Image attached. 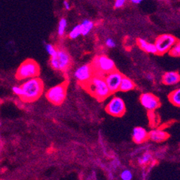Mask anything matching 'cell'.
Masks as SVG:
<instances>
[{
    "instance_id": "cell-11",
    "label": "cell",
    "mask_w": 180,
    "mask_h": 180,
    "mask_svg": "<svg viewBox=\"0 0 180 180\" xmlns=\"http://www.w3.org/2000/svg\"><path fill=\"white\" fill-rule=\"evenodd\" d=\"M94 75V72L91 65H83L80 66L75 70L74 73L76 80L80 83V85L88 82Z\"/></svg>"
},
{
    "instance_id": "cell-12",
    "label": "cell",
    "mask_w": 180,
    "mask_h": 180,
    "mask_svg": "<svg viewBox=\"0 0 180 180\" xmlns=\"http://www.w3.org/2000/svg\"><path fill=\"white\" fill-rule=\"evenodd\" d=\"M169 134L161 129H153L148 133V138L156 143H161L166 141L169 138Z\"/></svg>"
},
{
    "instance_id": "cell-16",
    "label": "cell",
    "mask_w": 180,
    "mask_h": 180,
    "mask_svg": "<svg viewBox=\"0 0 180 180\" xmlns=\"http://www.w3.org/2000/svg\"><path fill=\"white\" fill-rule=\"evenodd\" d=\"M134 88H135V83H134L133 80L129 78L123 76L121 83H120L119 90L123 92H128L134 90Z\"/></svg>"
},
{
    "instance_id": "cell-15",
    "label": "cell",
    "mask_w": 180,
    "mask_h": 180,
    "mask_svg": "<svg viewBox=\"0 0 180 180\" xmlns=\"http://www.w3.org/2000/svg\"><path fill=\"white\" fill-rule=\"evenodd\" d=\"M138 45L142 50L147 53H152V54H157V50L154 44L150 43L146 41L144 39L139 38L137 40Z\"/></svg>"
},
{
    "instance_id": "cell-20",
    "label": "cell",
    "mask_w": 180,
    "mask_h": 180,
    "mask_svg": "<svg viewBox=\"0 0 180 180\" xmlns=\"http://www.w3.org/2000/svg\"><path fill=\"white\" fill-rule=\"evenodd\" d=\"M169 55L173 57H179L180 56V43L177 42L169 50Z\"/></svg>"
},
{
    "instance_id": "cell-7",
    "label": "cell",
    "mask_w": 180,
    "mask_h": 180,
    "mask_svg": "<svg viewBox=\"0 0 180 180\" xmlns=\"http://www.w3.org/2000/svg\"><path fill=\"white\" fill-rule=\"evenodd\" d=\"M126 104L119 97L114 96L109 101L105 106V111L109 115L115 117H121L126 112Z\"/></svg>"
},
{
    "instance_id": "cell-18",
    "label": "cell",
    "mask_w": 180,
    "mask_h": 180,
    "mask_svg": "<svg viewBox=\"0 0 180 180\" xmlns=\"http://www.w3.org/2000/svg\"><path fill=\"white\" fill-rule=\"evenodd\" d=\"M169 100L175 106H180V89H177L170 93L169 95Z\"/></svg>"
},
{
    "instance_id": "cell-24",
    "label": "cell",
    "mask_w": 180,
    "mask_h": 180,
    "mask_svg": "<svg viewBox=\"0 0 180 180\" xmlns=\"http://www.w3.org/2000/svg\"><path fill=\"white\" fill-rule=\"evenodd\" d=\"M45 50H46L47 53H48V55L50 57L53 56V55H55V53H56V52H57V49L55 48V47L51 44H46V45H45Z\"/></svg>"
},
{
    "instance_id": "cell-14",
    "label": "cell",
    "mask_w": 180,
    "mask_h": 180,
    "mask_svg": "<svg viewBox=\"0 0 180 180\" xmlns=\"http://www.w3.org/2000/svg\"><path fill=\"white\" fill-rule=\"evenodd\" d=\"M180 80V75L179 73L174 71L167 72L164 74L162 77L163 83L167 86H173L177 84Z\"/></svg>"
},
{
    "instance_id": "cell-21",
    "label": "cell",
    "mask_w": 180,
    "mask_h": 180,
    "mask_svg": "<svg viewBox=\"0 0 180 180\" xmlns=\"http://www.w3.org/2000/svg\"><path fill=\"white\" fill-rule=\"evenodd\" d=\"M66 27H67V20L63 18V19L61 20V21H60L59 24H58V30H57V32H58L59 35L62 36V35H64Z\"/></svg>"
},
{
    "instance_id": "cell-27",
    "label": "cell",
    "mask_w": 180,
    "mask_h": 180,
    "mask_svg": "<svg viewBox=\"0 0 180 180\" xmlns=\"http://www.w3.org/2000/svg\"><path fill=\"white\" fill-rule=\"evenodd\" d=\"M126 0H116L115 2V7L116 8H120L121 7H123L124 3H125Z\"/></svg>"
},
{
    "instance_id": "cell-26",
    "label": "cell",
    "mask_w": 180,
    "mask_h": 180,
    "mask_svg": "<svg viewBox=\"0 0 180 180\" xmlns=\"http://www.w3.org/2000/svg\"><path fill=\"white\" fill-rule=\"evenodd\" d=\"M105 45H106L107 47H110V48H112V47H114L116 46V42L114 40H112V39L108 38L107 39L106 41H105Z\"/></svg>"
},
{
    "instance_id": "cell-5",
    "label": "cell",
    "mask_w": 180,
    "mask_h": 180,
    "mask_svg": "<svg viewBox=\"0 0 180 180\" xmlns=\"http://www.w3.org/2000/svg\"><path fill=\"white\" fill-rule=\"evenodd\" d=\"M71 64L70 55L65 50H57L55 55L51 57L50 65L54 70L59 71H66Z\"/></svg>"
},
{
    "instance_id": "cell-17",
    "label": "cell",
    "mask_w": 180,
    "mask_h": 180,
    "mask_svg": "<svg viewBox=\"0 0 180 180\" xmlns=\"http://www.w3.org/2000/svg\"><path fill=\"white\" fill-rule=\"evenodd\" d=\"M80 31H81V35L85 36V35H88L90 32V30H92L93 28H94V22L90 21V20H85L82 22V24H80Z\"/></svg>"
},
{
    "instance_id": "cell-13",
    "label": "cell",
    "mask_w": 180,
    "mask_h": 180,
    "mask_svg": "<svg viewBox=\"0 0 180 180\" xmlns=\"http://www.w3.org/2000/svg\"><path fill=\"white\" fill-rule=\"evenodd\" d=\"M132 138L137 144H141L148 139V133L143 127H137L134 128L132 133Z\"/></svg>"
},
{
    "instance_id": "cell-8",
    "label": "cell",
    "mask_w": 180,
    "mask_h": 180,
    "mask_svg": "<svg viewBox=\"0 0 180 180\" xmlns=\"http://www.w3.org/2000/svg\"><path fill=\"white\" fill-rule=\"evenodd\" d=\"M177 42V38L173 35L168 34L160 35L156 38L154 43L157 50V54L164 55V54L168 53L171 47Z\"/></svg>"
},
{
    "instance_id": "cell-9",
    "label": "cell",
    "mask_w": 180,
    "mask_h": 180,
    "mask_svg": "<svg viewBox=\"0 0 180 180\" xmlns=\"http://www.w3.org/2000/svg\"><path fill=\"white\" fill-rule=\"evenodd\" d=\"M123 76V75L119 71H118L116 69L109 72L108 73L105 74L103 76L111 94L119 90L120 83H121Z\"/></svg>"
},
{
    "instance_id": "cell-2",
    "label": "cell",
    "mask_w": 180,
    "mask_h": 180,
    "mask_svg": "<svg viewBox=\"0 0 180 180\" xmlns=\"http://www.w3.org/2000/svg\"><path fill=\"white\" fill-rule=\"evenodd\" d=\"M81 86L99 101L105 100L111 94L103 76L94 75L88 82Z\"/></svg>"
},
{
    "instance_id": "cell-3",
    "label": "cell",
    "mask_w": 180,
    "mask_h": 180,
    "mask_svg": "<svg viewBox=\"0 0 180 180\" xmlns=\"http://www.w3.org/2000/svg\"><path fill=\"white\" fill-rule=\"evenodd\" d=\"M40 74V67L36 61L28 59L20 65L17 70L16 78L19 80H26L38 77Z\"/></svg>"
},
{
    "instance_id": "cell-4",
    "label": "cell",
    "mask_w": 180,
    "mask_h": 180,
    "mask_svg": "<svg viewBox=\"0 0 180 180\" xmlns=\"http://www.w3.org/2000/svg\"><path fill=\"white\" fill-rule=\"evenodd\" d=\"M91 66L94 75L104 76L105 74L116 69V65L113 60L106 55H98L93 61Z\"/></svg>"
},
{
    "instance_id": "cell-10",
    "label": "cell",
    "mask_w": 180,
    "mask_h": 180,
    "mask_svg": "<svg viewBox=\"0 0 180 180\" xmlns=\"http://www.w3.org/2000/svg\"><path fill=\"white\" fill-rule=\"evenodd\" d=\"M140 102L146 110L149 111H154L160 106V101L159 98L154 94L149 93L141 95Z\"/></svg>"
},
{
    "instance_id": "cell-25",
    "label": "cell",
    "mask_w": 180,
    "mask_h": 180,
    "mask_svg": "<svg viewBox=\"0 0 180 180\" xmlns=\"http://www.w3.org/2000/svg\"><path fill=\"white\" fill-rule=\"evenodd\" d=\"M12 91L15 95H17V96H19L20 98L22 96V88L21 86H14L13 88H12Z\"/></svg>"
},
{
    "instance_id": "cell-1",
    "label": "cell",
    "mask_w": 180,
    "mask_h": 180,
    "mask_svg": "<svg viewBox=\"0 0 180 180\" xmlns=\"http://www.w3.org/2000/svg\"><path fill=\"white\" fill-rule=\"evenodd\" d=\"M21 86L22 95L20 99L24 102H33L37 101L42 96L44 90V84L42 80L38 77L29 78Z\"/></svg>"
},
{
    "instance_id": "cell-29",
    "label": "cell",
    "mask_w": 180,
    "mask_h": 180,
    "mask_svg": "<svg viewBox=\"0 0 180 180\" xmlns=\"http://www.w3.org/2000/svg\"><path fill=\"white\" fill-rule=\"evenodd\" d=\"M63 5H64V6H65V9H67V10H70V3L68 2V1H64L63 2Z\"/></svg>"
},
{
    "instance_id": "cell-6",
    "label": "cell",
    "mask_w": 180,
    "mask_h": 180,
    "mask_svg": "<svg viewBox=\"0 0 180 180\" xmlns=\"http://www.w3.org/2000/svg\"><path fill=\"white\" fill-rule=\"evenodd\" d=\"M67 95V83H63L50 88L46 93V98L54 105H61Z\"/></svg>"
},
{
    "instance_id": "cell-23",
    "label": "cell",
    "mask_w": 180,
    "mask_h": 180,
    "mask_svg": "<svg viewBox=\"0 0 180 180\" xmlns=\"http://www.w3.org/2000/svg\"><path fill=\"white\" fill-rule=\"evenodd\" d=\"M121 179L123 180H131L133 178V174L132 172L129 169H125L121 173Z\"/></svg>"
},
{
    "instance_id": "cell-22",
    "label": "cell",
    "mask_w": 180,
    "mask_h": 180,
    "mask_svg": "<svg viewBox=\"0 0 180 180\" xmlns=\"http://www.w3.org/2000/svg\"><path fill=\"white\" fill-rule=\"evenodd\" d=\"M81 35V31H80V24H78L76 25L75 28H74L73 30L70 31L69 37L71 39H75L77 38L79 35Z\"/></svg>"
},
{
    "instance_id": "cell-30",
    "label": "cell",
    "mask_w": 180,
    "mask_h": 180,
    "mask_svg": "<svg viewBox=\"0 0 180 180\" xmlns=\"http://www.w3.org/2000/svg\"><path fill=\"white\" fill-rule=\"evenodd\" d=\"M131 1L134 4H139L141 2V1H143V0H131Z\"/></svg>"
},
{
    "instance_id": "cell-28",
    "label": "cell",
    "mask_w": 180,
    "mask_h": 180,
    "mask_svg": "<svg viewBox=\"0 0 180 180\" xmlns=\"http://www.w3.org/2000/svg\"><path fill=\"white\" fill-rule=\"evenodd\" d=\"M111 165H112V167L113 169H117L118 167L120 166V161L119 160H117V159H115V160H113L112 161Z\"/></svg>"
},
{
    "instance_id": "cell-19",
    "label": "cell",
    "mask_w": 180,
    "mask_h": 180,
    "mask_svg": "<svg viewBox=\"0 0 180 180\" xmlns=\"http://www.w3.org/2000/svg\"><path fill=\"white\" fill-rule=\"evenodd\" d=\"M153 160V156L152 154L149 152H146L142 155L141 156H140L138 159V164L141 166H144L147 164H149Z\"/></svg>"
}]
</instances>
